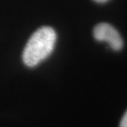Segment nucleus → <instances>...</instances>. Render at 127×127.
Segmentation results:
<instances>
[{"label":"nucleus","instance_id":"obj_1","mask_svg":"<svg viewBox=\"0 0 127 127\" xmlns=\"http://www.w3.org/2000/svg\"><path fill=\"white\" fill-rule=\"evenodd\" d=\"M57 40L55 31L43 26L34 32L28 40L22 54V60L28 67L38 66L52 53Z\"/></svg>","mask_w":127,"mask_h":127},{"label":"nucleus","instance_id":"obj_2","mask_svg":"<svg viewBox=\"0 0 127 127\" xmlns=\"http://www.w3.org/2000/svg\"><path fill=\"white\" fill-rule=\"evenodd\" d=\"M94 37L98 41L107 42L110 48L115 51H120L124 44L119 32L107 23L98 24L94 29Z\"/></svg>","mask_w":127,"mask_h":127},{"label":"nucleus","instance_id":"obj_3","mask_svg":"<svg viewBox=\"0 0 127 127\" xmlns=\"http://www.w3.org/2000/svg\"><path fill=\"white\" fill-rule=\"evenodd\" d=\"M120 127H127V110H126V112L124 113L123 117L121 120Z\"/></svg>","mask_w":127,"mask_h":127},{"label":"nucleus","instance_id":"obj_4","mask_svg":"<svg viewBox=\"0 0 127 127\" xmlns=\"http://www.w3.org/2000/svg\"><path fill=\"white\" fill-rule=\"evenodd\" d=\"M94 1H95L96 2H98V3H103V2H106L107 1H109V0H94Z\"/></svg>","mask_w":127,"mask_h":127}]
</instances>
